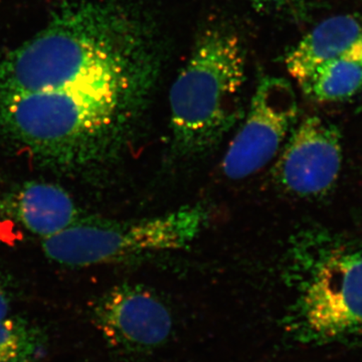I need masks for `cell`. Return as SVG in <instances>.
<instances>
[{
    "label": "cell",
    "instance_id": "4",
    "mask_svg": "<svg viewBox=\"0 0 362 362\" xmlns=\"http://www.w3.org/2000/svg\"><path fill=\"white\" fill-rule=\"evenodd\" d=\"M141 85L100 82L0 97V124L33 153L69 158L110 129Z\"/></svg>",
    "mask_w": 362,
    "mask_h": 362
},
{
    "label": "cell",
    "instance_id": "6",
    "mask_svg": "<svg viewBox=\"0 0 362 362\" xmlns=\"http://www.w3.org/2000/svg\"><path fill=\"white\" fill-rule=\"evenodd\" d=\"M297 118L296 94L291 84L279 77L262 78L223 158L226 177L244 180L268 165L280 153Z\"/></svg>",
    "mask_w": 362,
    "mask_h": 362
},
{
    "label": "cell",
    "instance_id": "15",
    "mask_svg": "<svg viewBox=\"0 0 362 362\" xmlns=\"http://www.w3.org/2000/svg\"><path fill=\"white\" fill-rule=\"evenodd\" d=\"M9 302L4 290L0 285V320L8 316Z\"/></svg>",
    "mask_w": 362,
    "mask_h": 362
},
{
    "label": "cell",
    "instance_id": "5",
    "mask_svg": "<svg viewBox=\"0 0 362 362\" xmlns=\"http://www.w3.org/2000/svg\"><path fill=\"white\" fill-rule=\"evenodd\" d=\"M206 218L202 207L192 206L139 221L78 220L42 240V250L59 265L115 263L148 252L185 249L201 233Z\"/></svg>",
    "mask_w": 362,
    "mask_h": 362
},
{
    "label": "cell",
    "instance_id": "1",
    "mask_svg": "<svg viewBox=\"0 0 362 362\" xmlns=\"http://www.w3.org/2000/svg\"><path fill=\"white\" fill-rule=\"evenodd\" d=\"M142 33L117 8L89 4L62 9L0 62V97L100 82L145 84L154 58Z\"/></svg>",
    "mask_w": 362,
    "mask_h": 362
},
{
    "label": "cell",
    "instance_id": "7",
    "mask_svg": "<svg viewBox=\"0 0 362 362\" xmlns=\"http://www.w3.org/2000/svg\"><path fill=\"white\" fill-rule=\"evenodd\" d=\"M342 159L339 129L321 117L309 116L286 140L274 166V177L295 197H322L337 183Z\"/></svg>",
    "mask_w": 362,
    "mask_h": 362
},
{
    "label": "cell",
    "instance_id": "3",
    "mask_svg": "<svg viewBox=\"0 0 362 362\" xmlns=\"http://www.w3.org/2000/svg\"><path fill=\"white\" fill-rule=\"evenodd\" d=\"M298 339L314 345L362 343V235L306 233L297 255Z\"/></svg>",
    "mask_w": 362,
    "mask_h": 362
},
{
    "label": "cell",
    "instance_id": "9",
    "mask_svg": "<svg viewBox=\"0 0 362 362\" xmlns=\"http://www.w3.org/2000/svg\"><path fill=\"white\" fill-rule=\"evenodd\" d=\"M2 209L33 235L49 239L78 221L71 195L58 185L30 182L11 192Z\"/></svg>",
    "mask_w": 362,
    "mask_h": 362
},
{
    "label": "cell",
    "instance_id": "10",
    "mask_svg": "<svg viewBox=\"0 0 362 362\" xmlns=\"http://www.w3.org/2000/svg\"><path fill=\"white\" fill-rule=\"evenodd\" d=\"M361 33V21L351 14L323 21L286 54L288 73L301 84L318 66L341 58Z\"/></svg>",
    "mask_w": 362,
    "mask_h": 362
},
{
    "label": "cell",
    "instance_id": "14",
    "mask_svg": "<svg viewBox=\"0 0 362 362\" xmlns=\"http://www.w3.org/2000/svg\"><path fill=\"white\" fill-rule=\"evenodd\" d=\"M341 58L349 59L350 62L362 66V33L357 37L349 49L344 52Z\"/></svg>",
    "mask_w": 362,
    "mask_h": 362
},
{
    "label": "cell",
    "instance_id": "2",
    "mask_svg": "<svg viewBox=\"0 0 362 362\" xmlns=\"http://www.w3.org/2000/svg\"><path fill=\"white\" fill-rule=\"evenodd\" d=\"M246 68L238 35L218 28L202 35L169 94L171 133L180 153L213 149L238 122Z\"/></svg>",
    "mask_w": 362,
    "mask_h": 362
},
{
    "label": "cell",
    "instance_id": "12",
    "mask_svg": "<svg viewBox=\"0 0 362 362\" xmlns=\"http://www.w3.org/2000/svg\"><path fill=\"white\" fill-rule=\"evenodd\" d=\"M44 335L21 319L0 320V362H39L45 356Z\"/></svg>",
    "mask_w": 362,
    "mask_h": 362
},
{
    "label": "cell",
    "instance_id": "13",
    "mask_svg": "<svg viewBox=\"0 0 362 362\" xmlns=\"http://www.w3.org/2000/svg\"><path fill=\"white\" fill-rule=\"evenodd\" d=\"M257 11L268 13L289 14L302 16L304 13V0H247Z\"/></svg>",
    "mask_w": 362,
    "mask_h": 362
},
{
    "label": "cell",
    "instance_id": "11",
    "mask_svg": "<svg viewBox=\"0 0 362 362\" xmlns=\"http://www.w3.org/2000/svg\"><path fill=\"white\" fill-rule=\"evenodd\" d=\"M299 86L314 101H342L362 89V66L343 58L332 59L318 66Z\"/></svg>",
    "mask_w": 362,
    "mask_h": 362
},
{
    "label": "cell",
    "instance_id": "8",
    "mask_svg": "<svg viewBox=\"0 0 362 362\" xmlns=\"http://www.w3.org/2000/svg\"><path fill=\"white\" fill-rule=\"evenodd\" d=\"M93 317L111 344L131 351L161 346L173 330V316L166 305L139 286L111 290L97 302Z\"/></svg>",
    "mask_w": 362,
    "mask_h": 362
}]
</instances>
